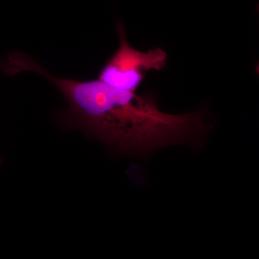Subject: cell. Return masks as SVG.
I'll return each instance as SVG.
<instances>
[{
    "label": "cell",
    "mask_w": 259,
    "mask_h": 259,
    "mask_svg": "<svg viewBox=\"0 0 259 259\" xmlns=\"http://www.w3.org/2000/svg\"><path fill=\"white\" fill-rule=\"evenodd\" d=\"M120 47L102 67L98 79L117 90L136 93L151 70L166 66L167 54L161 48L142 52L130 45L123 24L116 25Z\"/></svg>",
    "instance_id": "obj_1"
},
{
    "label": "cell",
    "mask_w": 259,
    "mask_h": 259,
    "mask_svg": "<svg viewBox=\"0 0 259 259\" xmlns=\"http://www.w3.org/2000/svg\"><path fill=\"white\" fill-rule=\"evenodd\" d=\"M2 162H3V158H2L1 156H0V164H1Z\"/></svg>",
    "instance_id": "obj_2"
}]
</instances>
